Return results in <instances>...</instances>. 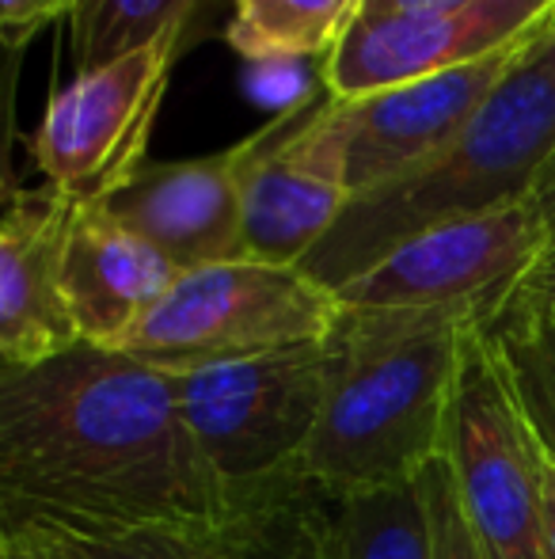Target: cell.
<instances>
[{
	"instance_id": "obj_1",
	"label": "cell",
	"mask_w": 555,
	"mask_h": 559,
	"mask_svg": "<svg viewBox=\"0 0 555 559\" xmlns=\"http://www.w3.org/2000/svg\"><path fill=\"white\" fill-rule=\"evenodd\" d=\"M225 507L229 484L194 442L171 373L92 343L0 366V525L126 537Z\"/></svg>"
},
{
	"instance_id": "obj_2",
	"label": "cell",
	"mask_w": 555,
	"mask_h": 559,
	"mask_svg": "<svg viewBox=\"0 0 555 559\" xmlns=\"http://www.w3.org/2000/svg\"><path fill=\"white\" fill-rule=\"evenodd\" d=\"M491 309H342L324 338V407L293 468L362 495L419 479L445 449L460 346Z\"/></svg>"
},
{
	"instance_id": "obj_3",
	"label": "cell",
	"mask_w": 555,
	"mask_h": 559,
	"mask_svg": "<svg viewBox=\"0 0 555 559\" xmlns=\"http://www.w3.org/2000/svg\"><path fill=\"white\" fill-rule=\"evenodd\" d=\"M552 160L555 20L449 145L403 176L354 194L301 271L335 294L430 228L533 202Z\"/></svg>"
},
{
	"instance_id": "obj_4",
	"label": "cell",
	"mask_w": 555,
	"mask_h": 559,
	"mask_svg": "<svg viewBox=\"0 0 555 559\" xmlns=\"http://www.w3.org/2000/svg\"><path fill=\"white\" fill-rule=\"evenodd\" d=\"M339 312V297L301 266L232 259L179 274L119 350L183 377L221 361L324 343Z\"/></svg>"
},
{
	"instance_id": "obj_5",
	"label": "cell",
	"mask_w": 555,
	"mask_h": 559,
	"mask_svg": "<svg viewBox=\"0 0 555 559\" xmlns=\"http://www.w3.org/2000/svg\"><path fill=\"white\" fill-rule=\"evenodd\" d=\"M442 461L453 476L460 514L483 559H548L544 548V468L518 396L495 346L472 320L460 346Z\"/></svg>"
},
{
	"instance_id": "obj_6",
	"label": "cell",
	"mask_w": 555,
	"mask_h": 559,
	"mask_svg": "<svg viewBox=\"0 0 555 559\" xmlns=\"http://www.w3.org/2000/svg\"><path fill=\"white\" fill-rule=\"evenodd\" d=\"M183 35L186 31H168L107 66L76 73L53 92L31 138V156L46 187L76 206H92L107 202L145 168Z\"/></svg>"
},
{
	"instance_id": "obj_7",
	"label": "cell",
	"mask_w": 555,
	"mask_h": 559,
	"mask_svg": "<svg viewBox=\"0 0 555 559\" xmlns=\"http://www.w3.org/2000/svg\"><path fill=\"white\" fill-rule=\"evenodd\" d=\"M194 442L225 484H252L301 461L324 407V343L221 361L176 377Z\"/></svg>"
},
{
	"instance_id": "obj_8",
	"label": "cell",
	"mask_w": 555,
	"mask_h": 559,
	"mask_svg": "<svg viewBox=\"0 0 555 559\" xmlns=\"http://www.w3.org/2000/svg\"><path fill=\"white\" fill-rule=\"evenodd\" d=\"M347 145L327 88H309L244 138L240 206L248 259L301 266L350 206Z\"/></svg>"
},
{
	"instance_id": "obj_9",
	"label": "cell",
	"mask_w": 555,
	"mask_h": 559,
	"mask_svg": "<svg viewBox=\"0 0 555 559\" xmlns=\"http://www.w3.org/2000/svg\"><path fill=\"white\" fill-rule=\"evenodd\" d=\"M548 251L533 202L437 225L335 289L342 309H495Z\"/></svg>"
},
{
	"instance_id": "obj_10",
	"label": "cell",
	"mask_w": 555,
	"mask_h": 559,
	"mask_svg": "<svg viewBox=\"0 0 555 559\" xmlns=\"http://www.w3.org/2000/svg\"><path fill=\"white\" fill-rule=\"evenodd\" d=\"M552 15L555 0H468L437 12L358 20L324 58L319 84L331 99L350 104L510 50Z\"/></svg>"
},
{
	"instance_id": "obj_11",
	"label": "cell",
	"mask_w": 555,
	"mask_h": 559,
	"mask_svg": "<svg viewBox=\"0 0 555 559\" xmlns=\"http://www.w3.org/2000/svg\"><path fill=\"white\" fill-rule=\"evenodd\" d=\"M339 499L301 468L229 487L214 522L126 537H65L88 559H331Z\"/></svg>"
},
{
	"instance_id": "obj_12",
	"label": "cell",
	"mask_w": 555,
	"mask_h": 559,
	"mask_svg": "<svg viewBox=\"0 0 555 559\" xmlns=\"http://www.w3.org/2000/svg\"><path fill=\"white\" fill-rule=\"evenodd\" d=\"M536 35L521 38L510 50L472 61V66L449 69V73L396 84V88L373 92V96L350 99V104L331 99V118L342 133V145H347L350 191H373V187L388 183L426 156H434L442 145H449L487 104L491 92L503 84V76L518 66Z\"/></svg>"
},
{
	"instance_id": "obj_13",
	"label": "cell",
	"mask_w": 555,
	"mask_h": 559,
	"mask_svg": "<svg viewBox=\"0 0 555 559\" xmlns=\"http://www.w3.org/2000/svg\"><path fill=\"white\" fill-rule=\"evenodd\" d=\"M240 160L244 141L194 160H148L104 210L153 243L179 274L248 259Z\"/></svg>"
},
{
	"instance_id": "obj_14",
	"label": "cell",
	"mask_w": 555,
	"mask_h": 559,
	"mask_svg": "<svg viewBox=\"0 0 555 559\" xmlns=\"http://www.w3.org/2000/svg\"><path fill=\"white\" fill-rule=\"evenodd\" d=\"M76 202L53 187H8L0 222V366L50 361L81 343L61 286Z\"/></svg>"
},
{
	"instance_id": "obj_15",
	"label": "cell",
	"mask_w": 555,
	"mask_h": 559,
	"mask_svg": "<svg viewBox=\"0 0 555 559\" xmlns=\"http://www.w3.org/2000/svg\"><path fill=\"white\" fill-rule=\"evenodd\" d=\"M176 282V266L148 240L114 222L104 202L73 210L61 286L81 343L119 350Z\"/></svg>"
},
{
	"instance_id": "obj_16",
	"label": "cell",
	"mask_w": 555,
	"mask_h": 559,
	"mask_svg": "<svg viewBox=\"0 0 555 559\" xmlns=\"http://www.w3.org/2000/svg\"><path fill=\"white\" fill-rule=\"evenodd\" d=\"M483 332L503 361L536 442L555 461V301L518 286L483 312Z\"/></svg>"
},
{
	"instance_id": "obj_17",
	"label": "cell",
	"mask_w": 555,
	"mask_h": 559,
	"mask_svg": "<svg viewBox=\"0 0 555 559\" xmlns=\"http://www.w3.org/2000/svg\"><path fill=\"white\" fill-rule=\"evenodd\" d=\"M362 0H232L229 46L255 66L324 61L358 23Z\"/></svg>"
},
{
	"instance_id": "obj_18",
	"label": "cell",
	"mask_w": 555,
	"mask_h": 559,
	"mask_svg": "<svg viewBox=\"0 0 555 559\" xmlns=\"http://www.w3.org/2000/svg\"><path fill=\"white\" fill-rule=\"evenodd\" d=\"M331 559H434V525L422 476L400 487L342 495Z\"/></svg>"
},
{
	"instance_id": "obj_19",
	"label": "cell",
	"mask_w": 555,
	"mask_h": 559,
	"mask_svg": "<svg viewBox=\"0 0 555 559\" xmlns=\"http://www.w3.org/2000/svg\"><path fill=\"white\" fill-rule=\"evenodd\" d=\"M209 0H76L73 61L76 73L122 58L168 31H191Z\"/></svg>"
},
{
	"instance_id": "obj_20",
	"label": "cell",
	"mask_w": 555,
	"mask_h": 559,
	"mask_svg": "<svg viewBox=\"0 0 555 559\" xmlns=\"http://www.w3.org/2000/svg\"><path fill=\"white\" fill-rule=\"evenodd\" d=\"M422 491H426L430 525H434V559H483L480 545L468 533L464 514H460L453 476L442 456L422 472Z\"/></svg>"
},
{
	"instance_id": "obj_21",
	"label": "cell",
	"mask_w": 555,
	"mask_h": 559,
	"mask_svg": "<svg viewBox=\"0 0 555 559\" xmlns=\"http://www.w3.org/2000/svg\"><path fill=\"white\" fill-rule=\"evenodd\" d=\"M76 0H0V31H4L8 50H20L23 43L38 35L43 27L58 23L61 15L73 20Z\"/></svg>"
},
{
	"instance_id": "obj_22",
	"label": "cell",
	"mask_w": 555,
	"mask_h": 559,
	"mask_svg": "<svg viewBox=\"0 0 555 559\" xmlns=\"http://www.w3.org/2000/svg\"><path fill=\"white\" fill-rule=\"evenodd\" d=\"M0 556L4 559H88L65 533L46 525H0Z\"/></svg>"
},
{
	"instance_id": "obj_23",
	"label": "cell",
	"mask_w": 555,
	"mask_h": 559,
	"mask_svg": "<svg viewBox=\"0 0 555 559\" xmlns=\"http://www.w3.org/2000/svg\"><path fill=\"white\" fill-rule=\"evenodd\" d=\"M468 0H362L358 20H381V15H411V12H437V8H457Z\"/></svg>"
},
{
	"instance_id": "obj_24",
	"label": "cell",
	"mask_w": 555,
	"mask_h": 559,
	"mask_svg": "<svg viewBox=\"0 0 555 559\" xmlns=\"http://www.w3.org/2000/svg\"><path fill=\"white\" fill-rule=\"evenodd\" d=\"M518 286L526 289V294H536V297H548V301H555V240L548 243V251L536 259V266L518 282Z\"/></svg>"
},
{
	"instance_id": "obj_25",
	"label": "cell",
	"mask_w": 555,
	"mask_h": 559,
	"mask_svg": "<svg viewBox=\"0 0 555 559\" xmlns=\"http://www.w3.org/2000/svg\"><path fill=\"white\" fill-rule=\"evenodd\" d=\"M533 206L541 210L544 228H548V243H552V240H555V160H552V168L544 171L541 187H536V194H533Z\"/></svg>"
},
{
	"instance_id": "obj_26",
	"label": "cell",
	"mask_w": 555,
	"mask_h": 559,
	"mask_svg": "<svg viewBox=\"0 0 555 559\" xmlns=\"http://www.w3.org/2000/svg\"><path fill=\"white\" fill-rule=\"evenodd\" d=\"M544 548L548 559H555V461L548 456V468H544Z\"/></svg>"
},
{
	"instance_id": "obj_27",
	"label": "cell",
	"mask_w": 555,
	"mask_h": 559,
	"mask_svg": "<svg viewBox=\"0 0 555 559\" xmlns=\"http://www.w3.org/2000/svg\"><path fill=\"white\" fill-rule=\"evenodd\" d=\"M0 559H4V556H0Z\"/></svg>"
}]
</instances>
